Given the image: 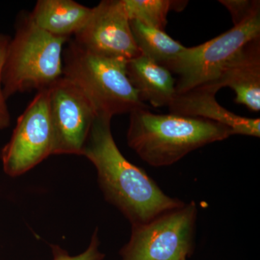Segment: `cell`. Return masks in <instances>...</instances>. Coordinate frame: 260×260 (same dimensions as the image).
<instances>
[{
  "mask_svg": "<svg viewBox=\"0 0 260 260\" xmlns=\"http://www.w3.org/2000/svg\"><path fill=\"white\" fill-rule=\"evenodd\" d=\"M219 2L230 12L234 25L242 23L260 10V2L256 0H221Z\"/></svg>",
  "mask_w": 260,
  "mask_h": 260,
  "instance_id": "17",
  "label": "cell"
},
{
  "mask_svg": "<svg viewBox=\"0 0 260 260\" xmlns=\"http://www.w3.org/2000/svg\"><path fill=\"white\" fill-rule=\"evenodd\" d=\"M126 74L141 102L154 107H169L177 95L170 70L143 54L127 61Z\"/></svg>",
  "mask_w": 260,
  "mask_h": 260,
  "instance_id": "12",
  "label": "cell"
},
{
  "mask_svg": "<svg viewBox=\"0 0 260 260\" xmlns=\"http://www.w3.org/2000/svg\"><path fill=\"white\" fill-rule=\"evenodd\" d=\"M135 42L141 54L167 67L185 50L186 47L164 31L138 21L130 20Z\"/></svg>",
  "mask_w": 260,
  "mask_h": 260,
  "instance_id": "14",
  "label": "cell"
},
{
  "mask_svg": "<svg viewBox=\"0 0 260 260\" xmlns=\"http://www.w3.org/2000/svg\"><path fill=\"white\" fill-rule=\"evenodd\" d=\"M111 120L109 116L95 117L82 153L96 169L106 200L132 225L148 223L184 205V202L164 193L143 169L123 155L113 138Z\"/></svg>",
  "mask_w": 260,
  "mask_h": 260,
  "instance_id": "1",
  "label": "cell"
},
{
  "mask_svg": "<svg viewBox=\"0 0 260 260\" xmlns=\"http://www.w3.org/2000/svg\"><path fill=\"white\" fill-rule=\"evenodd\" d=\"M91 13L92 8L73 0H39L29 16L46 32L70 39L85 26Z\"/></svg>",
  "mask_w": 260,
  "mask_h": 260,
  "instance_id": "13",
  "label": "cell"
},
{
  "mask_svg": "<svg viewBox=\"0 0 260 260\" xmlns=\"http://www.w3.org/2000/svg\"><path fill=\"white\" fill-rule=\"evenodd\" d=\"M67 44L63 52L62 77L83 92L97 116L112 118L148 108L128 78L127 61L94 54L74 40Z\"/></svg>",
  "mask_w": 260,
  "mask_h": 260,
  "instance_id": "4",
  "label": "cell"
},
{
  "mask_svg": "<svg viewBox=\"0 0 260 260\" xmlns=\"http://www.w3.org/2000/svg\"><path fill=\"white\" fill-rule=\"evenodd\" d=\"M198 208L191 201L153 220L132 225L121 260H186L194 250Z\"/></svg>",
  "mask_w": 260,
  "mask_h": 260,
  "instance_id": "6",
  "label": "cell"
},
{
  "mask_svg": "<svg viewBox=\"0 0 260 260\" xmlns=\"http://www.w3.org/2000/svg\"><path fill=\"white\" fill-rule=\"evenodd\" d=\"M53 155H82L97 116L87 97L75 84L61 77L49 88Z\"/></svg>",
  "mask_w": 260,
  "mask_h": 260,
  "instance_id": "8",
  "label": "cell"
},
{
  "mask_svg": "<svg viewBox=\"0 0 260 260\" xmlns=\"http://www.w3.org/2000/svg\"><path fill=\"white\" fill-rule=\"evenodd\" d=\"M260 37V10L211 40L186 48L166 68L177 74V94L216 81L234 56L246 44Z\"/></svg>",
  "mask_w": 260,
  "mask_h": 260,
  "instance_id": "5",
  "label": "cell"
},
{
  "mask_svg": "<svg viewBox=\"0 0 260 260\" xmlns=\"http://www.w3.org/2000/svg\"><path fill=\"white\" fill-rule=\"evenodd\" d=\"M49 88L40 90L18 118L11 138L0 157L7 175H23L53 155Z\"/></svg>",
  "mask_w": 260,
  "mask_h": 260,
  "instance_id": "7",
  "label": "cell"
},
{
  "mask_svg": "<svg viewBox=\"0 0 260 260\" xmlns=\"http://www.w3.org/2000/svg\"><path fill=\"white\" fill-rule=\"evenodd\" d=\"M10 40L9 36L0 34V130L6 129L10 125V114L8 104H7V99L3 92V83H2L3 65H4L7 48Z\"/></svg>",
  "mask_w": 260,
  "mask_h": 260,
  "instance_id": "18",
  "label": "cell"
},
{
  "mask_svg": "<svg viewBox=\"0 0 260 260\" xmlns=\"http://www.w3.org/2000/svg\"><path fill=\"white\" fill-rule=\"evenodd\" d=\"M218 92L229 87L234 102L253 112L260 110V37L246 44L225 67L216 81L204 85Z\"/></svg>",
  "mask_w": 260,
  "mask_h": 260,
  "instance_id": "10",
  "label": "cell"
},
{
  "mask_svg": "<svg viewBox=\"0 0 260 260\" xmlns=\"http://www.w3.org/2000/svg\"><path fill=\"white\" fill-rule=\"evenodd\" d=\"M229 126L215 121L177 115L155 114L148 108L129 113L127 143L149 165L169 167L193 150L234 135Z\"/></svg>",
  "mask_w": 260,
  "mask_h": 260,
  "instance_id": "2",
  "label": "cell"
},
{
  "mask_svg": "<svg viewBox=\"0 0 260 260\" xmlns=\"http://www.w3.org/2000/svg\"><path fill=\"white\" fill-rule=\"evenodd\" d=\"M99 55L129 61L141 55L135 42L123 0H104L73 39Z\"/></svg>",
  "mask_w": 260,
  "mask_h": 260,
  "instance_id": "9",
  "label": "cell"
},
{
  "mask_svg": "<svg viewBox=\"0 0 260 260\" xmlns=\"http://www.w3.org/2000/svg\"><path fill=\"white\" fill-rule=\"evenodd\" d=\"M129 20H138L165 31L168 14L172 10L181 11L187 1L172 0H123Z\"/></svg>",
  "mask_w": 260,
  "mask_h": 260,
  "instance_id": "15",
  "label": "cell"
},
{
  "mask_svg": "<svg viewBox=\"0 0 260 260\" xmlns=\"http://www.w3.org/2000/svg\"><path fill=\"white\" fill-rule=\"evenodd\" d=\"M99 236H98V229L94 232L92 236L90 244L86 250L81 254L76 256H70L68 251L57 245H51L52 251V260H103L105 254H103L99 250Z\"/></svg>",
  "mask_w": 260,
  "mask_h": 260,
  "instance_id": "16",
  "label": "cell"
},
{
  "mask_svg": "<svg viewBox=\"0 0 260 260\" xmlns=\"http://www.w3.org/2000/svg\"><path fill=\"white\" fill-rule=\"evenodd\" d=\"M69 40L51 35L29 15H23L5 54L2 83L7 100L16 93L49 88L61 78L63 48Z\"/></svg>",
  "mask_w": 260,
  "mask_h": 260,
  "instance_id": "3",
  "label": "cell"
},
{
  "mask_svg": "<svg viewBox=\"0 0 260 260\" xmlns=\"http://www.w3.org/2000/svg\"><path fill=\"white\" fill-rule=\"evenodd\" d=\"M217 92L207 86L177 94L169 106L171 114L202 118L230 127L234 135L260 136V119L237 115L220 106L215 99Z\"/></svg>",
  "mask_w": 260,
  "mask_h": 260,
  "instance_id": "11",
  "label": "cell"
}]
</instances>
